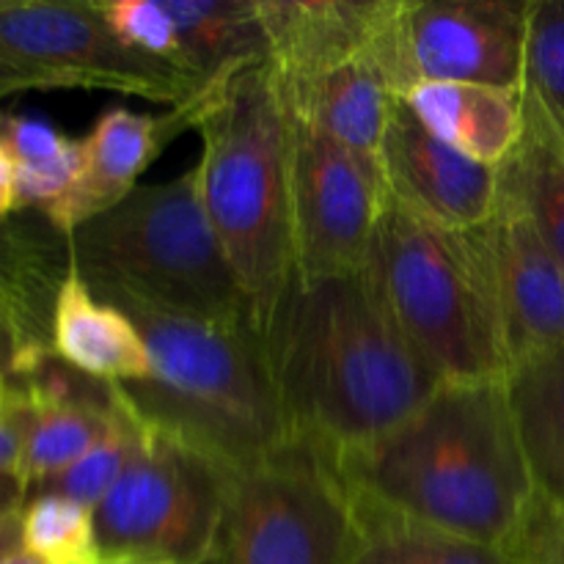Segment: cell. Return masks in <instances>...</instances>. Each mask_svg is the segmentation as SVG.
Returning a JSON list of instances; mask_svg holds the SVG:
<instances>
[{
    "mask_svg": "<svg viewBox=\"0 0 564 564\" xmlns=\"http://www.w3.org/2000/svg\"><path fill=\"white\" fill-rule=\"evenodd\" d=\"M364 523L516 549L538 501L505 383H441L364 449L336 457Z\"/></svg>",
    "mask_w": 564,
    "mask_h": 564,
    "instance_id": "1",
    "label": "cell"
},
{
    "mask_svg": "<svg viewBox=\"0 0 564 564\" xmlns=\"http://www.w3.org/2000/svg\"><path fill=\"white\" fill-rule=\"evenodd\" d=\"M259 341L295 433L334 457L400 427L441 386L402 339L367 270L295 273Z\"/></svg>",
    "mask_w": 564,
    "mask_h": 564,
    "instance_id": "2",
    "label": "cell"
},
{
    "mask_svg": "<svg viewBox=\"0 0 564 564\" xmlns=\"http://www.w3.org/2000/svg\"><path fill=\"white\" fill-rule=\"evenodd\" d=\"M141 330L152 372L113 383L127 411L147 427L218 466H257L297 438L270 378L259 330L165 317L113 303Z\"/></svg>",
    "mask_w": 564,
    "mask_h": 564,
    "instance_id": "3",
    "label": "cell"
},
{
    "mask_svg": "<svg viewBox=\"0 0 564 564\" xmlns=\"http://www.w3.org/2000/svg\"><path fill=\"white\" fill-rule=\"evenodd\" d=\"M196 130L204 213L251 301L259 330L295 275L292 119L270 61L220 77Z\"/></svg>",
    "mask_w": 564,
    "mask_h": 564,
    "instance_id": "4",
    "label": "cell"
},
{
    "mask_svg": "<svg viewBox=\"0 0 564 564\" xmlns=\"http://www.w3.org/2000/svg\"><path fill=\"white\" fill-rule=\"evenodd\" d=\"M66 242L69 268L102 301L257 328L251 301L204 213L196 165L176 180L138 185Z\"/></svg>",
    "mask_w": 564,
    "mask_h": 564,
    "instance_id": "5",
    "label": "cell"
},
{
    "mask_svg": "<svg viewBox=\"0 0 564 564\" xmlns=\"http://www.w3.org/2000/svg\"><path fill=\"white\" fill-rule=\"evenodd\" d=\"M367 275L402 339L441 383H507L479 231H449L386 198Z\"/></svg>",
    "mask_w": 564,
    "mask_h": 564,
    "instance_id": "6",
    "label": "cell"
},
{
    "mask_svg": "<svg viewBox=\"0 0 564 564\" xmlns=\"http://www.w3.org/2000/svg\"><path fill=\"white\" fill-rule=\"evenodd\" d=\"M367 538L336 457L297 435L257 466L226 471L204 564H350Z\"/></svg>",
    "mask_w": 564,
    "mask_h": 564,
    "instance_id": "7",
    "label": "cell"
},
{
    "mask_svg": "<svg viewBox=\"0 0 564 564\" xmlns=\"http://www.w3.org/2000/svg\"><path fill=\"white\" fill-rule=\"evenodd\" d=\"M0 69L9 77L11 94L88 88L171 108L209 86L124 47L110 33L99 3L6 0L0 6Z\"/></svg>",
    "mask_w": 564,
    "mask_h": 564,
    "instance_id": "8",
    "label": "cell"
},
{
    "mask_svg": "<svg viewBox=\"0 0 564 564\" xmlns=\"http://www.w3.org/2000/svg\"><path fill=\"white\" fill-rule=\"evenodd\" d=\"M224 488L226 471L141 424L130 466L94 510L102 556L204 564L220 527Z\"/></svg>",
    "mask_w": 564,
    "mask_h": 564,
    "instance_id": "9",
    "label": "cell"
},
{
    "mask_svg": "<svg viewBox=\"0 0 564 564\" xmlns=\"http://www.w3.org/2000/svg\"><path fill=\"white\" fill-rule=\"evenodd\" d=\"M532 0H394L375 64L397 97L419 83L523 91Z\"/></svg>",
    "mask_w": 564,
    "mask_h": 564,
    "instance_id": "10",
    "label": "cell"
},
{
    "mask_svg": "<svg viewBox=\"0 0 564 564\" xmlns=\"http://www.w3.org/2000/svg\"><path fill=\"white\" fill-rule=\"evenodd\" d=\"M386 198L378 165L292 119L295 273L306 279L361 273Z\"/></svg>",
    "mask_w": 564,
    "mask_h": 564,
    "instance_id": "11",
    "label": "cell"
},
{
    "mask_svg": "<svg viewBox=\"0 0 564 564\" xmlns=\"http://www.w3.org/2000/svg\"><path fill=\"white\" fill-rule=\"evenodd\" d=\"M477 231L512 372L564 345V270L523 204L501 182L494 215Z\"/></svg>",
    "mask_w": 564,
    "mask_h": 564,
    "instance_id": "12",
    "label": "cell"
},
{
    "mask_svg": "<svg viewBox=\"0 0 564 564\" xmlns=\"http://www.w3.org/2000/svg\"><path fill=\"white\" fill-rule=\"evenodd\" d=\"M380 176L400 207L449 231L488 224L499 198V169L477 163L433 135L397 97L378 160Z\"/></svg>",
    "mask_w": 564,
    "mask_h": 564,
    "instance_id": "13",
    "label": "cell"
},
{
    "mask_svg": "<svg viewBox=\"0 0 564 564\" xmlns=\"http://www.w3.org/2000/svg\"><path fill=\"white\" fill-rule=\"evenodd\" d=\"M69 273V242L42 213L0 220V378L20 380L53 350L55 295Z\"/></svg>",
    "mask_w": 564,
    "mask_h": 564,
    "instance_id": "14",
    "label": "cell"
},
{
    "mask_svg": "<svg viewBox=\"0 0 564 564\" xmlns=\"http://www.w3.org/2000/svg\"><path fill=\"white\" fill-rule=\"evenodd\" d=\"M215 83L165 113H135L119 105L105 110L83 138L80 176L47 213L50 224L69 237L83 224L124 202L141 185L138 180L163 154V149L198 124Z\"/></svg>",
    "mask_w": 564,
    "mask_h": 564,
    "instance_id": "15",
    "label": "cell"
},
{
    "mask_svg": "<svg viewBox=\"0 0 564 564\" xmlns=\"http://www.w3.org/2000/svg\"><path fill=\"white\" fill-rule=\"evenodd\" d=\"M275 77H312L372 61L394 0H257Z\"/></svg>",
    "mask_w": 564,
    "mask_h": 564,
    "instance_id": "16",
    "label": "cell"
},
{
    "mask_svg": "<svg viewBox=\"0 0 564 564\" xmlns=\"http://www.w3.org/2000/svg\"><path fill=\"white\" fill-rule=\"evenodd\" d=\"M292 119L378 165L397 94L372 61H352L312 77H275Z\"/></svg>",
    "mask_w": 564,
    "mask_h": 564,
    "instance_id": "17",
    "label": "cell"
},
{
    "mask_svg": "<svg viewBox=\"0 0 564 564\" xmlns=\"http://www.w3.org/2000/svg\"><path fill=\"white\" fill-rule=\"evenodd\" d=\"M53 352L102 383H135L152 372V358L138 325L102 301L69 268L53 308Z\"/></svg>",
    "mask_w": 564,
    "mask_h": 564,
    "instance_id": "18",
    "label": "cell"
},
{
    "mask_svg": "<svg viewBox=\"0 0 564 564\" xmlns=\"http://www.w3.org/2000/svg\"><path fill=\"white\" fill-rule=\"evenodd\" d=\"M402 102L446 147L499 169L523 135V91L479 83H419Z\"/></svg>",
    "mask_w": 564,
    "mask_h": 564,
    "instance_id": "19",
    "label": "cell"
},
{
    "mask_svg": "<svg viewBox=\"0 0 564 564\" xmlns=\"http://www.w3.org/2000/svg\"><path fill=\"white\" fill-rule=\"evenodd\" d=\"M505 386L534 496L564 512V345L512 369Z\"/></svg>",
    "mask_w": 564,
    "mask_h": 564,
    "instance_id": "20",
    "label": "cell"
},
{
    "mask_svg": "<svg viewBox=\"0 0 564 564\" xmlns=\"http://www.w3.org/2000/svg\"><path fill=\"white\" fill-rule=\"evenodd\" d=\"M182 42V69L204 83L268 58L257 0H163Z\"/></svg>",
    "mask_w": 564,
    "mask_h": 564,
    "instance_id": "21",
    "label": "cell"
},
{
    "mask_svg": "<svg viewBox=\"0 0 564 564\" xmlns=\"http://www.w3.org/2000/svg\"><path fill=\"white\" fill-rule=\"evenodd\" d=\"M499 182L523 204L564 270V135L527 97L523 135L499 165Z\"/></svg>",
    "mask_w": 564,
    "mask_h": 564,
    "instance_id": "22",
    "label": "cell"
},
{
    "mask_svg": "<svg viewBox=\"0 0 564 564\" xmlns=\"http://www.w3.org/2000/svg\"><path fill=\"white\" fill-rule=\"evenodd\" d=\"M0 141L14 160L17 213L47 215L83 169V138H66L33 116L0 113Z\"/></svg>",
    "mask_w": 564,
    "mask_h": 564,
    "instance_id": "23",
    "label": "cell"
},
{
    "mask_svg": "<svg viewBox=\"0 0 564 564\" xmlns=\"http://www.w3.org/2000/svg\"><path fill=\"white\" fill-rule=\"evenodd\" d=\"M116 413H119L116 391L110 405L31 402V427H28L20 463L22 482L31 488V485L42 482L53 474H61L72 463L80 460L88 449H94L110 433Z\"/></svg>",
    "mask_w": 564,
    "mask_h": 564,
    "instance_id": "24",
    "label": "cell"
},
{
    "mask_svg": "<svg viewBox=\"0 0 564 564\" xmlns=\"http://www.w3.org/2000/svg\"><path fill=\"white\" fill-rule=\"evenodd\" d=\"M22 551L42 564H110L97 540L94 510L64 496H31L20 512Z\"/></svg>",
    "mask_w": 564,
    "mask_h": 564,
    "instance_id": "25",
    "label": "cell"
},
{
    "mask_svg": "<svg viewBox=\"0 0 564 564\" xmlns=\"http://www.w3.org/2000/svg\"><path fill=\"white\" fill-rule=\"evenodd\" d=\"M116 400H119V413H116V422L110 427V433L94 449H88L80 460L72 463L69 468L31 485L28 488V499L31 496H64V499L77 501L86 510H97L102 505L105 496L113 490V485L119 482L124 468L130 466L138 435H141L138 419L127 411L119 394H116Z\"/></svg>",
    "mask_w": 564,
    "mask_h": 564,
    "instance_id": "26",
    "label": "cell"
},
{
    "mask_svg": "<svg viewBox=\"0 0 564 564\" xmlns=\"http://www.w3.org/2000/svg\"><path fill=\"white\" fill-rule=\"evenodd\" d=\"M367 538L350 564H527L516 551L488 549L408 523H364Z\"/></svg>",
    "mask_w": 564,
    "mask_h": 564,
    "instance_id": "27",
    "label": "cell"
},
{
    "mask_svg": "<svg viewBox=\"0 0 564 564\" xmlns=\"http://www.w3.org/2000/svg\"><path fill=\"white\" fill-rule=\"evenodd\" d=\"M523 97L564 135V0L529 3Z\"/></svg>",
    "mask_w": 564,
    "mask_h": 564,
    "instance_id": "28",
    "label": "cell"
},
{
    "mask_svg": "<svg viewBox=\"0 0 564 564\" xmlns=\"http://www.w3.org/2000/svg\"><path fill=\"white\" fill-rule=\"evenodd\" d=\"M99 11L110 33L132 53L185 72L180 31L163 0H108V3H99Z\"/></svg>",
    "mask_w": 564,
    "mask_h": 564,
    "instance_id": "29",
    "label": "cell"
},
{
    "mask_svg": "<svg viewBox=\"0 0 564 564\" xmlns=\"http://www.w3.org/2000/svg\"><path fill=\"white\" fill-rule=\"evenodd\" d=\"M512 551L527 564H564V512L534 501L532 516Z\"/></svg>",
    "mask_w": 564,
    "mask_h": 564,
    "instance_id": "30",
    "label": "cell"
},
{
    "mask_svg": "<svg viewBox=\"0 0 564 564\" xmlns=\"http://www.w3.org/2000/svg\"><path fill=\"white\" fill-rule=\"evenodd\" d=\"M28 427H31V402L9 389V397L0 402V474L20 477Z\"/></svg>",
    "mask_w": 564,
    "mask_h": 564,
    "instance_id": "31",
    "label": "cell"
},
{
    "mask_svg": "<svg viewBox=\"0 0 564 564\" xmlns=\"http://www.w3.org/2000/svg\"><path fill=\"white\" fill-rule=\"evenodd\" d=\"M28 501V485L17 474H0V516L22 512Z\"/></svg>",
    "mask_w": 564,
    "mask_h": 564,
    "instance_id": "32",
    "label": "cell"
},
{
    "mask_svg": "<svg viewBox=\"0 0 564 564\" xmlns=\"http://www.w3.org/2000/svg\"><path fill=\"white\" fill-rule=\"evenodd\" d=\"M17 213L14 204V160H11L9 149L0 141V220Z\"/></svg>",
    "mask_w": 564,
    "mask_h": 564,
    "instance_id": "33",
    "label": "cell"
},
{
    "mask_svg": "<svg viewBox=\"0 0 564 564\" xmlns=\"http://www.w3.org/2000/svg\"><path fill=\"white\" fill-rule=\"evenodd\" d=\"M22 551V518L20 512L14 516H0V562Z\"/></svg>",
    "mask_w": 564,
    "mask_h": 564,
    "instance_id": "34",
    "label": "cell"
},
{
    "mask_svg": "<svg viewBox=\"0 0 564 564\" xmlns=\"http://www.w3.org/2000/svg\"><path fill=\"white\" fill-rule=\"evenodd\" d=\"M0 564H42V562H36L31 554H25V551H17L14 556H9V560H3Z\"/></svg>",
    "mask_w": 564,
    "mask_h": 564,
    "instance_id": "35",
    "label": "cell"
},
{
    "mask_svg": "<svg viewBox=\"0 0 564 564\" xmlns=\"http://www.w3.org/2000/svg\"><path fill=\"white\" fill-rule=\"evenodd\" d=\"M110 564H171V562H152V560H119Z\"/></svg>",
    "mask_w": 564,
    "mask_h": 564,
    "instance_id": "36",
    "label": "cell"
},
{
    "mask_svg": "<svg viewBox=\"0 0 564 564\" xmlns=\"http://www.w3.org/2000/svg\"><path fill=\"white\" fill-rule=\"evenodd\" d=\"M0 94H11V86H9V77L3 75V69H0Z\"/></svg>",
    "mask_w": 564,
    "mask_h": 564,
    "instance_id": "37",
    "label": "cell"
},
{
    "mask_svg": "<svg viewBox=\"0 0 564 564\" xmlns=\"http://www.w3.org/2000/svg\"><path fill=\"white\" fill-rule=\"evenodd\" d=\"M6 397H9V383H6V380L0 378V402H3Z\"/></svg>",
    "mask_w": 564,
    "mask_h": 564,
    "instance_id": "38",
    "label": "cell"
},
{
    "mask_svg": "<svg viewBox=\"0 0 564 564\" xmlns=\"http://www.w3.org/2000/svg\"><path fill=\"white\" fill-rule=\"evenodd\" d=\"M6 3V0H0V6H3Z\"/></svg>",
    "mask_w": 564,
    "mask_h": 564,
    "instance_id": "39",
    "label": "cell"
}]
</instances>
